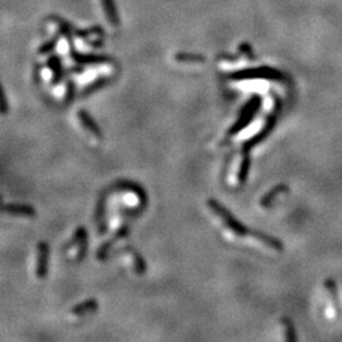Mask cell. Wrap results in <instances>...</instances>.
I'll use <instances>...</instances> for the list:
<instances>
[{
	"instance_id": "1",
	"label": "cell",
	"mask_w": 342,
	"mask_h": 342,
	"mask_svg": "<svg viewBox=\"0 0 342 342\" xmlns=\"http://www.w3.org/2000/svg\"><path fill=\"white\" fill-rule=\"evenodd\" d=\"M47 259H48V246L42 242L38 245V255H37V276L45 278L47 274Z\"/></svg>"
},
{
	"instance_id": "2",
	"label": "cell",
	"mask_w": 342,
	"mask_h": 342,
	"mask_svg": "<svg viewBox=\"0 0 342 342\" xmlns=\"http://www.w3.org/2000/svg\"><path fill=\"white\" fill-rule=\"evenodd\" d=\"M256 103V102H255ZM253 103V101L251 102L250 104H248L247 107H246L245 109H243V112H242V114H241V117H239V119H238V122L236 123V124L233 125V127L231 128V131H229V133L231 134H233V133H237V132L241 129L243 125H246L248 123V120H250V118H251V115H252L253 113H255V111H256V104Z\"/></svg>"
},
{
	"instance_id": "3",
	"label": "cell",
	"mask_w": 342,
	"mask_h": 342,
	"mask_svg": "<svg viewBox=\"0 0 342 342\" xmlns=\"http://www.w3.org/2000/svg\"><path fill=\"white\" fill-rule=\"evenodd\" d=\"M4 212L13 216H22V217H31L34 215V209L29 206H20V204H8L4 206Z\"/></svg>"
},
{
	"instance_id": "4",
	"label": "cell",
	"mask_w": 342,
	"mask_h": 342,
	"mask_svg": "<svg viewBox=\"0 0 342 342\" xmlns=\"http://www.w3.org/2000/svg\"><path fill=\"white\" fill-rule=\"evenodd\" d=\"M79 118H80V122L83 123V125L87 128L88 131L92 132V133L95 134L97 137H101V131H99V128H98V125L95 124L94 120L88 115L87 112H84V111L79 112Z\"/></svg>"
},
{
	"instance_id": "5",
	"label": "cell",
	"mask_w": 342,
	"mask_h": 342,
	"mask_svg": "<svg viewBox=\"0 0 342 342\" xmlns=\"http://www.w3.org/2000/svg\"><path fill=\"white\" fill-rule=\"evenodd\" d=\"M97 307H98V304L95 301H87L85 303L76 306L75 308L73 309V313L74 315H83V313H85V312L93 311V309H95Z\"/></svg>"
}]
</instances>
